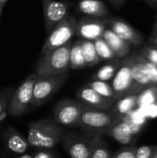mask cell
<instances>
[{
    "label": "cell",
    "mask_w": 157,
    "mask_h": 158,
    "mask_svg": "<svg viewBox=\"0 0 157 158\" xmlns=\"http://www.w3.org/2000/svg\"><path fill=\"white\" fill-rule=\"evenodd\" d=\"M6 116H7V113L6 112H4V113H2L1 115H0V122H2L6 118Z\"/></svg>",
    "instance_id": "37"
},
{
    "label": "cell",
    "mask_w": 157,
    "mask_h": 158,
    "mask_svg": "<svg viewBox=\"0 0 157 158\" xmlns=\"http://www.w3.org/2000/svg\"><path fill=\"white\" fill-rule=\"evenodd\" d=\"M10 98L8 97H1L0 98V115L4 112H6L8 103H9Z\"/></svg>",
    "instance_id": "33"
},
{
    "label": "cell",
    "mask_w": 157,
    "mask_h": 158,
    "mask_svg": "<svg viewBox=\"0 0 157 158\" xmlns=\"http://www.w3.org/2000/svg\"><path fill=\"white\" fill-rule=\"evenodd\" d=\"M102 38L112 49L116 58H124L130 54L131 46L127 42L122 40L118 35H117L110 28H105V30L103 32Z\"/></svg>",
    "instance_id": "16"
},
{
    "label": "cell",
    "mask_w": 157,
    "mask_h": 158,
    "mask_svg": "<svg viewBox=\"0 0 157 158\" xmlns=\"http://www.w3.org/2000/svg\"><path fill=\"white\" fill-rule=\"evenodd\" d=\"M7 1H8V0H0V6H5V4H6Z\"/></svg>",
    "instance_id": "38"
},
{
    "label": "cell",
    "mask_w": 157,
    "mask_h": 158,
    "mask_svg": "<svg viewBox=\"0 0 157 158\" xmlns=\"http://www.w3.org/2000/svg\"><path fill=\"white\" fill-rule=\"evenodd\" d=\"M157 102V85H151L143 90L137 96V107L143 108Z\"/></svg>",
    "instance_id": "23"
},
{
    "label": "cell",
    "mask_w": 157,
    "mask_h": 158,
    "mask_svg": "<svg viewBox=\"0 0 157 158\" xmlns=\"http://www.w3.org/2000/svg\"><path fill=\"white\" fill-rule=\"evenodd\" d=\"M72 42L43 55L35 66L39 77H51L67 74L69 70V52Z\"/></svg>",
    "instance_id": "2"
},
{
    "label": "cell",
    "mask_w": 157,
    "mask_h": 158,
    "mask_svg": "<svg viewBox=\"0 0 157 158\" xmlns=\"http://www.w3.org/2000/svg\"><path fill=\"white\" fill-rule=\"evenodd\" d=\"M93 44H94L95 50H96V53H97L100 60L109 61V60L116 58L114 52L112 51V49L109 47V45L106 44V42L102 37L93 41Z\"/></svg>",
    "instance_id": "26"
},
{
    "label": "cell",
    "mask_w": 157,
    "mask_h": 158,
    "mask_svg": "<svg viewBox=\"0 0 157 158\" xmlns=\"http://www.w3.org/2000/svg\"><path fill=\"white\" fill-rule=\"evenodd\" d=\"M45 31L51 30L69 16L68 3L60 0H42Z\"/></svg>",
    "instance_id": "9"
},
{
    "label": "cell",
    "mask_w": 157,
    "mask_h": 158,
    "mask_svg": "<svg viewBox=\"0 0 157 158\" xmlns=\"http://www.w3.org/2000/svg\"><path fill=\"white\" fill-rule=\"evenodd\" d=\"M120 64V59L114 58L109 60L106 64L102 66L93 76V80H98L103 81H108L113 79Z\"/></svg>",
    "instance_id": "20"
},
{
    "label": "cell",
    "mask_w": 157,
    "mask_h": 158,
    "mask_svg": "<svg viewBox=\"0 0 157 158\" xmlns=\"http://www.w3.org/2000/svg\"><path fill=\"white\" fill-rule=\"evenodd\" d=\"M112 158H136V147H127L118 151Z\"/></svg>",
    "instance_id": "30"
},
{
    "label": "cell",
    "mask_w": 157,
    "mask_h": 158,
    "mask_svg": "<svg viewBox=\"0 0 157 158\" xmlns=\"http://www.w3.org/2000/svg\"><path fill=\"white\" fill-rule=\"evenodd\" d=\"M81 51L86 68H92L101 61L96 53L93 41L81 40Z\"/></svg>",
    "instance_id": "21"
},
{
    "label": "cell",
    "mask_w": 157,
    "mask_h": 158,
    "mask_svg": "<svg viewBox=\"0 0 157 158\" xmlns=\"http://www.w3.org/2000/svg\"><path fill=\"white\" fill-rule=\"evenodd\" d=\"M68 79V74L51 77L38 76L33 86V94L31 106L32 107H37L44 104L65 84Z\"/></svg>",
    "instance_id": "5"
},
{
    "label": "cell",
    "mask_w": 157,
    "mask_h": 158,
    "mask_svg": "<svg viewBox=\"0 0 157 158\" xmlns=\"http://www.w3.org/2000/svg\"><path fill=\"white\" fill-rule=\"evenodd\" d=\"M111 87L114 92L115 101H118L129 94H136L134 93L129 56L120 59L119 67L112 79Z\"/></svg>",
    "instance_id": "7"
},
{
    "label": "cell",
    "mask_w": 157,
    "mask_h": 158,
    "mask_svg": "<svg viewBox=\"0 0 157 158\" xmlns=\"http://www.w3.org/2000/svg\"><path fill=\"white\" fill-rule=\"evenodd\" d=\"M33 158H55V156L52 152L48 151V149H39L33 155Z\"/></svg>",
    "instance_id": "31"
},
{
    "label": "cell",
    "mask_w": 157,
    "mask_h": 158,
    "mask_svg": "<svg viewBox=\"0 0 157 158\" xmlns=\"http://www.w3.org/2000/svg\"><path fill=\"white\" fill-rule=\"evenodd\" d=\"M78 9L87 17L106 19L110 12L106 5L101 0H80Z\"/></svg>",
    "instance_id": "17"
},
{
    "label": "cell",
    "mask_w": 157,
    "mask_h": 158,
    "mask_svg": "<svg viewBox=\"0 0 157 158\" xmlns=\"http://www.w3.org/2000/svg\"><path fill=\"white\" fill-rule=\"evenodd\" d=\"M137 96L138 94H129L120 98L115 102L116 105L113 106L110 111L118 118L121 119L137 108Z\"/></svg>",
    "instance_id": "19"
},
{
    "label": "cell",
    "mask_w": 157,
    "mask_h": 158,
    "mask_svg": "<svg viewBox=\"0 0 157 158\" xmlns=\"http://www.w3.org/2000/svg\"><path fill=\"white\" fill-rule=\"evenodd\" d=\"M63 131L59 124L50 119H41L29 124L27 140L38 149H51L62 140Z\"/></svg>",
    "instance_id": "1"
},
{
    "label": "cell",
    "mask_w": 157,
    "mask_h": 158,
    "mask_svg": "<svg viewBox=\"0 0 157 158\" xmlns=\"http://www.w3.org/2000/svg\"><path fill=\"white\" fill-rule=\"evenodd\" d=\"M153 158H157V149L156 151H155V155H154V156H153Z\"/></svg>",
    "instance_id": "39"
},
{
    "label": "cell",
    "mask_w": 157,
    "mask_h": 158,
    "mask_svg": "<svg viewBox=\"0 0 157 158\" xmlns=\"http://www.w3.org/2000/svg\"><path fill=\"white\" fill-rule=\"evenodd\" d=\"M143 63L148 73L151 85H157V66L143 58Z\"/></svg>",
    "instance_id": "29"
},
{
    "label": "cell",
    "mask_w": 157,
    "mask_h": 158,
    "mask_svg": "<svg viewBox=\"0 0 157 158\" xmlns=\"http://www.w3.org/2000/svg\"><path fill=\"white\" fill-rule=\"evenodd\" d=\"M150 1H153V2H157V0H150Z\"/></svg>",
    "instance_id": "41"
},
{
    "label": "cell",
    "mask_w": 157,
    "mask_h": 158,
    "mask_svg": "<svg viewBox=\"0 0 157 158\" xmlns=\"http://www.w3.org/2000/svg\"><path fill=\"white\" fill-rule=\"evenodd\" d=\"M83 109L84 106L79 101L63 99L56 105L54 109L56 122L67 127L77 125Z\"/></svg>",
    "instance_id": "8"
},
{
    "label": "cell",
    "mask_w": 157,
    "mask_h": 158,
    "mask_svg": "<svg viewBox=\"0 0 157 158\" xmlns=\"http://www.w3.org/2000/svg\"><path fill=\"white\" fill-rule=\"evenodd\" d=\"M19 158H33L32 157V155H31V154H23V155H19Z\"/></svg>",
    "instance_id": "36"
},
{
    "label": "cell",
    "mask_w": 157,
    "mask_h": 158,
    "mask_svg": "<svg viewBox=\"0 0 157 158\" xmlns=\"http://www.w3.org/2000/svg\"><path fill=\"white\" fill-rule=\"evenodd\" d=\"M89 87H91L93 90H94L97 94L100 95L111 99L115 101V96H114V92L111 87V85L107 81H98V80H93L89 83H87ZM116 102V101H115Z\"/></svg>",
    "instance_id": "25"
},
{
    "label": "cell",
    "mask_w": 157,
    "mask_h": 158,
    "mask_svg": "<svg viewBox=\"0 0 157 158\" xmlns=\"http://www.w3.org/2000/svg\"><path fill=\"white\" fill-rule=\"evenodd\" d=\"M90 158H112L111 154L99 135L91 140Z\"/></svg>",
    "instance_id": "24"
},
{
    "label": "cell",
    "mask_w": 157,
    "mask_h": 158,
    "mask_svg": "<svg viewBox=\"0 0 157 158\" xmlns=\"http://www.w3.org/2000/svg\"><path fill=\"white\" fill-rule=\"evenodd\" d=\"M110 1L113 3L114 6H122V5L124 4V2H125L126 0H110Z\"/></svg>",
    "instance_id": "35"
},
{
    "label": "cell",
    "mask_w": 157,
    "mask_h": 158,
    "mask_svg": "<svg viewBox=\"0 0 157 158\" xmlns=\"http://www.w3.org/2000/svg\"><path fill=\"white\" fill-rule=\"evenodd\" d=\"M77 97L84 108L88 109L110 110L115 105V101L100 95L87 84L78 91Z\"/></svg>",
    "instance_id": "12"
},
{
    "label": "cell",
    "mask_w": 157,
    "mask_h": 158,
    "mask_svg": "<svg viewBox=\"0 0 157 158\" xmlns=\"http://www.w3.org/2000/svg\"><path fill=\"white\" fill-rule=\"evenodd\" d=\"M143 109H145L147 111V114L151 117H156L157 116V102L155 104H152L146 107H143Z\"/></svg>",
    "instance_id": "32"
},
{
    "label": "cell",
    "mask_w": 157,
    "mask_h": 158,
    "mask_svg": "<svg viewBox=\"0 0 157 158\" xmlns=\"http://www.w3.org/2000/svg\"><path fill=\"white\" fill-rule=\"evenodd\" d=\"M106 27V19L86 16L77 20L75 33L81 40L95 41L102 37Z\"/></svg>",
    "instance_id": "10"
},
{
    "label": "cell",
    "mask_w": 157,
    "mask_h": 158,
    "mask_svg": "<svg viewBox=\"0 0 157 158\" xmlns=\"http://www.w3.org/2000/svg\"><path fill=\"white\" fill-rule=\"evenodd\" d=\"M77 19L74 16L69 15L64 20L56 25L51 31L48 33V36L42 48V56L66 44L75 34Z\"/></svg>",
    "instance_id": "3"
},
{
    "label": "cell",
    "mask_w": 157,
    "mask_h": 158,
    "mask_svg": "<svg viewBox=\"0 0 157 158\" xmlns=\"http://www.w3.org/2000/svg\"><path fill=\"white\" fill-rule=\"evenodd\" d=\"M105 134L109 135L121 144H131L135 140V134L123 119L117 120Z\"/></svg>",
    "instance_id": "18"
},
{
    "label": "cell",
    "mask_w": 157,
    "mask_h": 158,
    "mask_svg": "<svg viewBox=\"0 0 157 158\" xmlns=\"http://www.w3.org/2000/svg\"><path fill=\"white\" fill-rule=\"evenodd\" d=\"M86 68L81 51V40L72 43L69 52V69H81Z\"/></svg>",
    "instance_id": "22"
},
{
    "label": "cell",
    "mask_w": 157,
    "mask_h": 158,
    "mask_svg": "<svg viewBox=\"0 0 157 158\" xmlns=\"http://www.w3.org/2000/svg\"><path fill=\"white\" fill-rule=\"evenodd\" d=\"M156 149V145L140 146L136 148V158H153Z\"/></svg>",
    "instance_id": "28"
},
{
    "label": "cell",
    "mask_w": 157,
    "mask_h": 158,
    "mask_svg": "<svg viewBox=\"0 0 157 158\" xmlns=\"http://www.w3.org/2000/svg\"><path fill=\"white\" fill-rule=\"evenodd\" d=\"M150 43L152 44V45L157 47V21L154 27V30H153V32H152V35L150 38Z\"/></svg>",
    "instance_id": "34"
},
{
    "label": "cell",
    "mask_w": 157,
    "mask_h": 158,
    "mask_svg": "<svg viewBox=\"0 0 157 158\" xmlns=\"http://www.w3.org/2000/svg\"><path fill=\"white\" fill-rule=\"evenodd\" d=\"M3 139L6 148L13 154L19 156L25 154L31 146L27 138L23 137L13 127H9L6 129V131L3 134Z\"/></svg>",
    "instance_id": "15"
},
{
    "label": "cell",
    "mask_w": 157,
    "mask_h": 158,
    "mask_svg": "<svg viewBox=\"0 0 157 158\" xmlns=\"http://www.w3.org/2000/svg\"><path fill=\"white\" fill-rule=\"evenodd\" d=\"M2 8H3V6H0V15H1V13H2Z\"/></svg>",
    "instance_id": "40"
},
{
    "label": "cell",
    "mask_w": 157,
    "mask_h": 158,
    "mask_svg": "<svg viewBox=\"0 0 157 158\" xmlns=\"http://www.w3.org/2000/svg\"><path fill=\"white\" fill-rule=\"evenodd\" d=\"M144 59L157 66V47L154 45H148L143 47L139 53Z\"/></svg>",
    "instance_id": "27"
},
{
    "label": "cell",
    "mask_w": 157,
    "mask_h": 158,
    "mask_svg": "<svg viewBox=\"0 0 157 158\" xmlns=\"http://www.w3.org/2000/svg\"><path fill=\"white\" fill-rule=\"evenodd\" d=\"M64 146L71 158H90L91 141H86L83 138L68 134L62 137Z\"/></svg>",
    "instance_id": "14"
},
{
    "label": "cell",
    "mask_w": 157,
    "mask_h": 158,
    "mask_svg": "<svg viewBox=\"0 0 157 158\" xmlns=\"http://www.w3.org/2000/svg\"><path fill=\"white\" fill-rule=\"evenodd\" d=\"M38 78L35 73L29 75L12 94L6 113L12 117L21 116L31 105L33 94V86Z\"/></svg>",
    "instance_id": "4"
},
{
    "label": "cell",
    "mask_w": 157,
    "mask_h": 158,
    "mask_svg": "<svg viewBox=\"0 0 157 158\" xmlns=\"http://www.w3.org/2000/svg\"><path fill=\"white\" fill-rule=\"evenodd\" d=\"M118 119L111 111L84 108L77 125L87 130L95 131L99 134H105Z\"/></svg>",
    "instance_id": "6"
},
{
    "label": "cell",
    "mask_w": 157,
    "mask_h": 158,
    "mask_svg": "<svg viewBox=\"0 0 157 158\" xmlns=\"http://www.w3.org/2000/svg\"><path fill=\"white\" fill-rule=\"evenodd\" d=\"M129 58L131 78L134 86V93L138 94L145 88L151 86V82L143 63V57L140 54H133L130 56Z\"/></svg>",
    "instance_id": "13"
},
{
    "label": "cell",
    "mask_w": 157,
    "mask_h": 158,
    "mask_svg": "<svg viewBox=\"0 0 157 158\" xmlns=\"http://www.w3.org/2000/svg\"><path fill=\"white\" fill-rule=\"evenodd\" d=\"M106 25L130 46H139L143 43V36L141 32L121 19H106Z\"/></svg>",
    "instance_id": "11"
}]
</instances>
